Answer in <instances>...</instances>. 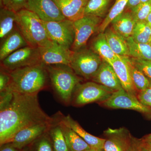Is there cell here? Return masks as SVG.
Here are the masks:
<instances>
[{"label":"cell","mask_w":151,"mask_h":151,"mask_svg":"<svg viewBox=\"0 0 151 151\" xmlns=\"http://www.w3.org/2000/svg\"><path fill=\"white\" fill-rule=\"evenodd\" d=\"M130 57L142 59L151 60V45L149 43H140L136 42L132 37L126 40Z\"/></svg>","instance_id":"obj_26"},{"label":"cell","mask_w":151,"mask_h":151,"mask_svg":"<svg viewBox=\"0 0 151 151\" xmlns=\"http://www.w3.org/2000/svg\"><path fill=\"white\" fill-rule=\"evenodd\" d=\"M63 118L68 125L82 138L92 148L103 150L105 139L97 137L89 134L70 115H68L67 116L64 115Z\"/></svg>","instance_id":"obj_21"},{"label":"cell","mask_w":151,"mask_h":151,"mask_svg":"<svg viewBox=\"0 0 151 151\" xmlns=\"http://www.w3.org/2000/svg\"><path fill=\"white\" fill-rule=\"evenodd\" d=\"M149 80H150V79H149ZM150 80V85H151V80Z\"/></svg>","instance_id":"obj_47"},{"label":"cell","mask_w":151,"mask_h":151,"mask_svg":"<svg viewBox=\"0 0 151 151\" xmlns=\"http://www.w3.org/2000/svg\"><path fill=\"white\" fill-rule=\"evenodd\" d=\"M111 0H89L84 11V16L91 15L102 18L108 10Z\"/></svg>","instance_id":"obj_27"},{"label":"cell","mask_w":151,"mask_h":151,"mask_svg":"<svg viewBox=\"0 0 151 151\" xmlns=\"http://www.w3.org/2000/svg\"><path fill=\"white\" fill-rule=\"evenodd\" d=\"M53 1L65 19L75 22L84 16L85 7L89 0Z\"/></svg>","instance_id":"obj_18"},{"label":"cell","mask_w":151,"mask_h":151,"mask_svg":"<svg viewBox=\"0 0 151 151\" xmlns=\"http://www.w3.org/2000/svg\"><path fill=\"white\" fill-rule=\"evenodd\" d=\"M84 151H103V150H96V149L91 148L90 149H89V150H85Z\"/></svg>","instance_id":"obj_44"},{"label":"cell","mask_w":151,"mask_h":151,"mask_svg":"<svg viewBox=\"0 0 151 151\" xmlns=\"http://www.w3.org/2000/svg\"><path fill=\"white\" fill-rule=\"evenodd\" d=\"M106 137L103 151H127L131 145L132 136L124 127L108 128L104 132Z\"/></svg>","instance_id":"obj_13"},{"label":"cell","mask_w":151,"mask_h":151,"mask_svg":"<svg viewBox=\"0 0 151 151\" xmlns=\"http://www.w3.org/2000/svg\"><path fill=\"white\" fill-rule=\"evenodd\" d=\"M141 3V0H129L127 6V8L130 10L137 6Z\"/></svg>","instance_id":"obj_39"},{"label":"cell","mask_w":151,"mask_h":151,"mask_svg":"<svg viewBox=\"0 0 151 151\" xmlns=\"http://www.w3.org/2000/svg\"><path fill=\"white\" fill-rule=\"evenodd\" d=\"M142 139L145 142H151V134L147 135Z\"/></svg>","instance_id":"obj_40"},{"label":"cell","mask_w":151,"mask_h":151,"mask_svg":"<svg viewBox=\"0 0 151 151\" xmlns=\"http://www.w3.org/2000/svg\"><path fill=\"white\" fill-rule=\"evenodd\" d=\"M92 81L112 89L114 92L123 88L112 65L103 60Z\"/></svg>","instance_id":"obj_15"},{"label":"cell","mask_w":151,"mask_h":151,"mask_svg":"<svg viewBox=\"0 0 151 151\" xmlns=\"http://www.w3.org/2000/svg\"><path fill=\"white\" fill-rule=\"evenodd\" d=\"M9 73L11 80L8 88L14 92L37 95L51 86L47 70L42 64L18 68Z\"/></svg>","instance_id":"obj_2"},{"label":"cell","mask_w":151,"mask_h":151,"mask_svg":"<svg viewBox=\"0 0 151 151\" xmlns=\"http://www.w3.org/2000/svg\"><path fill=\"white\" fill-rule=\"evenodd\" d=\"M29 147L30 151H54L47 132L34 141Z\"/></svg>","instance_id":"obj_31"},{"label":"cell","mask_w":151,"mask_h":151,"mask_svg":"<svg viewBox=\"0 0 151 151\" xmlns=\"http://www.w3.org/2000/svg\"><path fill=\"white\" fill-rule=\"evenodd\" d=\"M132 37L138 43H149L151 37V27L146 21L137 22Z\"/></svg>","instance_id":"obj_30"},{"label":"cell","mask_w":151,"mask_h":151,"mask_svg":"<svg viewBox=\"0 0 151 151\" xmlns=\"http://www.w3.org/2000/svg\"><path fill=\"white\" fill-rule=\"evenodd\" d=\"M69 151H84L92 148L68 125L60 111L56 113Z\"/></svg>","instance_id":"obj_16"},{"label":"cell","mask_w":151,"mask_h":151,"mask_svg":"<svg viewBox=\"0 0 151 151\" xmlns=\"http://www.w3.org/2000/svg\"><path fill=\"white\" fill-rule=\"evenodd\" d=\"M146 21L149 25H150V26L151 27V11L150 12V14H149L147 18Z\"/></svg>","instance_id":"obj_41"},{"label":"cell","mask_w":151,"mask_h":151,"mask_svg":"<svg viewBox=\"0 0 151 151\" xmlns=\"http://www.w3.org/2000/svg\"><path fill=\"white\" fill-rule=\"evenodd\" d=\"M41 63L45 65H70L73 51L54 41L47 46L38 47Z\"/></svg>","instance_id":"obj_11"},{"label":"cell","mask_w":151,"mask_h":151,"mask_svg":"<svg viewBox=\"0 0 151 151\" xmlns=\"http://www.w3.org/2000/svg\"><path fill=\"white\" fill-rule=\"evenodd\" d=\"M102 22V18L91 15L84 16L74 22L75 39L70 50L74 52L86 47L89 38L98 31Z\"/></svg>","instance_id":"obj_10"},{"label":"cell","mask_w":151,"mask_h":151,"mask_svg":"<svg viewBox=\"0 0 151 151\" xmlns=\"http://www.w3.org/2000/svg\"><path fill=\"white\" fill-rule=\"evenodd\" d=\"M28 0H0L1 8L17 13L25 9Z\"/></svg>","instance_id":"obj_33"},{"label":"cell","mask_w":151,"mask_h":151,"mask_svg":"<svg viewBox=\"0 0 151 151\" xmlns=\"http://www.w3.org/2000/svg\"><path fill=\"white\" fill-rule=\"evenodd\" d=\"M43 22L51 40L66 48L71 49L75 39L74 22L65 19Z\"/></svg>","instance_id":"obj_9"},{"label":"cell","mask_w":151,"mask_h":151,"mask_svg":"<svg viewBox=\"0 0 151 151\" xmlns=\"http://www.w3.org/2000/svg\"><path fill=\"white\" fill-rule=\"evenodd\" d=\"M21 151H30V150L29 147L28 146L22 149Z\"/></svg>","instance_id":"obj_43"},{"label":"cell","mask_w":151,"mask_h":151,"mask_svg":"<svg viewBox=\"0 0 151 151\" xmlns=\"http://www.w3.org/2000/svg\"><path fill=\"white\" fill-rule=\"evenodd\" d=\"M25 9L33 12L45 22L65 19L53 0H28Z\"/></svg>","instance_id":"obj_12"},{"label":"cell","mask_w":151,"mask_h":151,"mask_svg":"<svg viewBox=\"0 0 151 151\" xmlns=\"http://www.w3.org/2000/svg\"><path fill=\"white\" fill-rule=\"evenodd\" d=\"M17 13L4 8L0 10V39L6 37L16 28Z\"/></svg>","instance_id":"obj_25"},{"label":"cell","mask_w":151,"mask_h":151,"mask_svg":"<svg viewBox=\"0 0 151 151\" xmlns=\"http://www.w3.org/2000/svg\"><path fill=\"white\" fill-rule=\"evenodd\" d=\"M102 61L98 54L85 47L73 51L69 66L76 75L86 80H92Z\"/></svg>","instance_id":"obj_6"},{"label":"cell","mask_w":151,"mask_h":151,"mask_svg":"<svg viewBox=\"0 0 151 151\" xmlns=\"http://www.w3.org/2000/svg\"><path fill=\"white\" fill-rule=\"evenodd\" d=\"M141 3L146 2L149 1H151V0H141Z\"/></svg>","instance_id":"obj_45"},{"label":"cell","mask_w":151,"mask_h":151,"mask_svg":"<svg viewBox=\"0 0 151 151\" xmlns=\"http://www.w3.org/2000/svg\"><path fill=\"white\" fill-rule=\"evenodd\" d=\"M28 45L21 33L16 27L10 34L1 41L0 60L1 61L14 52Z\"/></svg>","instance_id":"obj_19"},{"label":"cell","mask_w":151,"mask_h":151,"mask_svg":"<svg viewBox=\"0 0 151 151\" xmlns=\"http://www.w3.org/2000/svg\"><path fill=\"white\" fill-rule=\"evenodd\" d=\"M128 1L129 0H116L110 12L99 26L98 30L99 33L104 32L113 20L124 12Z\"/></svg>","instance_id":"obj_29"},{"label":"cell","mask_w":151,"mask_h":151,"mask_svg":"<svg viewBox=\"0 0 151 151\" xmlns=\"http://www.w3.org/2000/svg\"><path fill=\"white\" fill-rule=\"evenodd\" d=\"M99 104L112 109H128L137 111L147 119L151 120V108L143 104L137 97L130 94L123 88L114 92L108 100Z\"/></svg>","instance_id":"obj_7"},{"label":"cell","mask_w":151,"mask_h":151,"mask_svg":"<svg viewBox=\"0 0 151 151\" xmlns=\"http://www.w3.org/2000/svg\"><path fill=\"white\" fill-rule=\"evenodd\" d=\"M22 150L14 146L11 142L0 145V151H21Z\"/></svg>","instance_id":"obj_38"},{"label":"cell","mask_w":151,"mask_h":151,"mask_svg":"<svg viewBox=\"0 0 151 151\" xmlns=\"http://www.w3.org/2000/svg\"><path fill=\"white\" fill-rule=\"evenodd\" d=\"M129 57H126L134 85L138 92L142 91L150 87V82L143 72L136 67L131 60Z\"/></svg>","instance_id":"obj_28"},{"label":"cell","mask_w":151,"mask_h":151,"mask_svg":"<svg viewBox=\"0 0 151 151\" xmlns=\"http://www.w3.org/2000/svg\"><path fill=\"white\" fill-rule=\"evenodd\" d=\"M52 117L53 120L47 133L52 142L54 151H69L56 114Z\"/></svg>","instance_id":"obj_23"},{"label":"cell","mask_w":151,"mask_h":151,"mask_svg":"<svg viewBox=\"0 0 151 151\" xmlns=\"http://www.w3.org/2000/svg\"><path fill=\"white\" fill-rule=\"evenodd\" d=\"M129 58L132 63L151 80V60L137 59L131 57Z\"/></svg>","instance_id":"obj_34"},{"label":"cell","mask_w":151,"mask_h":151,"mask_svg":"<svg viewBox=\"0 0 151 151\" xmlns=\"http://www.w3.org/2000/svg\"><path fill=\"white\" fill-rule=\"evenodd\" d=\"M114 91L94 81L80 83L76 87L70 105L79 107L94 102L101 103L108 100Z\"/></svg>","instance_id":"obj_5"},{"label":"cell","mask_w":151,"mask_h":151,"mask_svg":"<svg viewBox=\"0 0 151 151\" xmlns=\"http://www.w3.org/2000/svg\"><path fill=\"white\" fill-rule=\"evenodd\" d=\"M127 151H148L145 142L142 139H137L132 137L131 145Z\"/></svg>","instance_id":"obj_37"},{"label":"cell","mask_w":151,"mask_h":151,"mask_svg":"<svg viewBox=\"0 0 151 151\" xmlns=\"http://www.w3.org/2000/svg\"><path fill=\"white\" fill-rule=\"evenodd\" d=\"M104 32L109 46L116 54L121 56L130 57L126 40L116 33L111 27L106 29Z\"/></svg>","instance_id":"obj_24"},{"label":"cell","mask_w":151,"mask_h":151,"mask_svg":"<svg viewBox=\"0 0 151 151\" xmlns=\"http://www.w3.org/2000/svg\"><path fill=\"white\" fill-rule=\"evenodd\" d=\"M11 77L8 71L1 68L0 71V92H3L8 88Z\"/></svg>","instance_id":"obj_36"},{"label":"cell","mask_w":151,"mask_h":151,"mask_svg":"<svg viewBox=\"0 0 151 151\" xmlns=\"http://www.w3.org/2000/svg\"><path fill=\"white\" fill-rule=\"evenodd\" d=\"M52 119L41 108L37 95L12 91L10 100L0 106V145L11 142L21 130Z\"/></svg>","instance_id":"obj_1"},{"label":"cell","mask_w":151,"mask_h":151,"mask_svg":"<svg viewBox=\"0 0 151 151\" xmlns=\"http://www.w3.org/2000/svg\"><path fill=\"white\" fill-rule=\"evenodd\" d=\"M90 49L109 63L122 57L116 54L111 49L104 32L99 33L94 38L91 42Z\"/></svg>","instance_id":"obj_22"},{"label":"cell","mask_w":151,"mask_h":151,"mask_svg":"<svg viewBox=\"0 0 151 151\" xmlns=\"http://www.w3.org/2000/svg\"><path fill=\"white\" fill-rule=\"evenodd\" d=\"M149 44L151 45V37L150 38V42H149Z\"/></svg>","instance_id":"obj_46"},{"label":"cell","mask_w":151,"mask_h":151,"mask_svg":"<svg viewBox=\"0 0 151 151\" xmlns=\"http://www.w3.org/2000/svg\"><path fill=\"white\" fill-rule=\"evenodd\" d=\"M52 121L35 124L21 130L15 135L11 142L14 146L21 150L28 147L47 132Z\"/></svg>","instance_id":"obj_14"},{"label":"cell","mask_w":151,"mask_h":151,"mask_svg":"<svg viewBox=\"0 0 151 151\" xmlns=\"http://www.w3.org/2000/svg\"><path fill=\"white\" fill-rule=\"evenodd\" d=\"M151 11V1L141 3L130 10L136 22L146 21Z\"/></svg>","instance_id":"obj_32"},{"label":"cell","mask_w":151,"mask_h":151,"mask_svg":"<svg viewBox=\"0 0 151 151\" xmlns=\"http://www.w3.org/2000/svg\"><path fill=\"white\" fill-rule=\"evenodd\" d=\"M119 78L122 88L129 93L137 97L138 90L134 85L126 57L122 56L110 63Z\"/></svg>","instance_id":"obj_17"},{"label":"cell","mask_w":151,"mask_h":151,"mask_svg":"<svg viewBox=\"0 0 151 151\" xmlns=\"http://www.w3.org/2000/svg\"><path fill=\"white\" fill-rule=\"evenodd\" d=\"M137 97L143 104L151 108V86L138 92Z\"/></svg>","instance_id":"obj_35"},{"label":"cell","mask_w":151,"mask_h":151,"mask_svg":"<svg viewBox=\"0 0 151 151\" xmlns=\"http://www.w3.org/2000/svg\"><path fill=\"white\" fill-rule=\"evenodd\" d=\"M16 24L29 46L41 47L53 41L49 37L43 21L31 11L24 9L17 12Z\"/></svg>","instance_id":"obj_4"},{"label":"cell","mask_w":151,"mask_h":151,"mask_svg":"<svg viewBox=\"0 0 151 151\" xmlns=\"http://www.w3.org/2000/svg\"><path fill=\"white\" fill-rule=\"evenodd\" d=\"M145 142L146 148L148 150V151H151V142L147 143L145 142Z\"/></svg>","instance_id":"obj_42"},{"label":"cell","mask_w":151,"mask_h":151,"mask_svg":"<svg viewBox=\"0 0 151 151\" xmlns=\"http://www.w3.org/2000/svg\"><path fill=\"white\" fill-rule=\"evenodd\" d=\"M50 85L57 99L63 105H70L76 87L82 78L76 75L69 65L57 64L45 65Z\"/></svg>","instance_id":"obj_3"},{"label":"cell","mask_w":151,"mask_h":151,"mask_svg":"<svg viewBox=\"0 0 151 151\" xmlns=\"http://www.w3.org/2000/svg\"><path fill=\"white\" fill-rule=\"evenodd\" d=\"M39 64L42 63L38 48L28 45L19 49L1 61V68L10 72Z\"/></svg>","instance_id":"obj_8"},{"label":"cell","mask_w":151,"mask_h":151,"mask_svg":"<svg viewBox=\"0 0 151 151\" xmlns=\"http://www.w3.org/2000/svg\"><path fill=\"white\" fill-rule=\"evenodd\" d=\"M137 22L131 12L122 13L111 23L112 29L125 40L132 36Z\"/></svg>","instance_id":"obj_20"}]
</instances>
